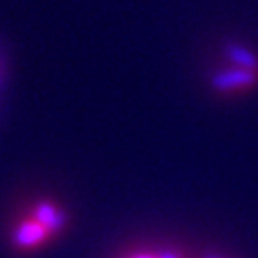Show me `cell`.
Segmentation results:
<instances>
[{
	"label": "cell",
	"instance_id": "cell-1",
	"mask_svg": "<svg viewBox=\"0 0 258 258\" xmlns=\"http://www.w3.org/2000/svg\"><path fill=\"white\" fill-rule=\"evenodd\" d=\"M48 230L44 226H40L37 220H29V222H21L18 226V230L14 231L12 239H14V245L19 247V249H31L38 243L46 239Z\"/></svg>",
	"mask_w": 258,
	"mask_h": 258
},
{
	"label": "cell",
	"instance_id": "cell-2",
	"mask_svg": "<svg viewBox=\"0 0 258 258\" xmlns=\"http://www.w3.org/2000/svg\"><path fill=\"white\" fill-rule=\"evenodd\" d=\"M256 81L254 71L249 69H233V71H224L212 77V88L216 90H231V88H243V86H250Z\"/></svg>",
	"mask_w": 258,
	"mask_h": 258
},
{
	"label": "cell",
	"instance_id": "cell-3",
	"mask_svg": "<svg viewBox=\"0 0 258 258\" xmlns=\"http://www.w3.org/2000/svg\"><path fill=\"white\" fill-rule=\"evenodd\" d=\"M35 220L44 226L48 231H59L67 222L63 211H59L57 207L50 203H38L35 207Z\"/></svg>",
	"mask_w": 258,
	"mask_h": 258
},
{
	"label": "cell",
	"instance_id": "cell-4",
	"mask_svg": "<svg viewBox=\"0 0 258 258\" xmlns=\"http://www.w3.org/2000/svg\"><path fill=\"white\" fill-rule=\"evenodd\" d=\"M226 52H228V57H230L231 61H235V63H237L241 67V69L256 71L258 61L254 59V55L250 54V52H247L245 48L235 46V44H230V46L226 48Z\"/></svg>",
	"mask_w": 258,
	"mask_h": 258
},
{
	"label": "cell",
	"instance_id": "cell-5",
	"mask_svg": "<svg viewBox=\"0 0 258 258\" xmlns=\"http://www.w3.org/2000/svg\"><path fill=\"white\" fill-rule=\"evenodd\" d=\"M4 81H6V65H4L2 55H0V90H2V86H4Z\"/></svg>",
	"mask_w": 258,
	"mask_h": 258
},
{
	"label": "cell",
	"instance_id": "cell-6",
	"mask_svg": "<svg viewBox=\"0 0 258 258\" xmlns=\"http://www.w3.org/2000/svg\"><path fill=\"white\" fill-rule=\"evenodd\" d=\"M159 258H180L176 252H170V250H165V252H161L159 254Z\"/></svg>",
	"mask_w": 258,
	"mask_h": 258
},
{
	"label": "cell",
	"instance_id": "cell-7",
	"mask_svg": "<svg viewBox=\"0 0 258 258\" xmlns=\"http://www.w3.org/2000/svg\"><path fill=\"white\" fill-rule=\"evenodd\" d=\"M136 258H159V256H153V254H138Z\"/></svg>",
	"mask_w": 258,
	"mask_h": 258
},
{
	"label": "cell",
	"instance_id": "cell-8",
	"mask_svg": "<svg viewBox=\"0 0 258 258\" xmlns=\"http://www.w3.org/2000/svg\"><path fill=\"white\" fill-rule=\"evenodd\" d=\"M207 258H220V256H216V254H209Z\"/></svg>",
	"mask_w": 258,
	"mask_h": 258
}]
</instances>
